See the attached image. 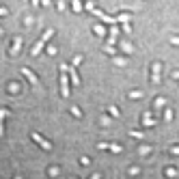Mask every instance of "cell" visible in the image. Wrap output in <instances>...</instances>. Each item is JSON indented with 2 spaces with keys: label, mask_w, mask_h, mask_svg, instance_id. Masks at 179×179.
<instances>
[{
  "label": "cell",
  "mask_w": 179,
  "mask_h": 179,
  "mask_svg": "<svg viewBox=\"0 0 179 179\" xmlns=\"http://www.w3.org/2000/svg\"><path fill=\"white\" fill-rule=\"evenodd\" d=\"M166 175H168V177H175V175H177V168L168 166V168H166Z\"/></svg>",
  "instance_id": "obj_1"
},
{
  "label": "cell",
  "mask_w": 179,
  "mask_h": 179,
  "mask_svg": "<svg viewBox=\"0 0 179 179\" xmlns=\"http://www.w3.org/2000/svg\"><path fill=\"white\" fill-rule=\"evenodd\" d=\"M173 78H179V71H175V73H173Z\"/></svg>",
  "instance_id": "obj_2"
}]
</instances>
